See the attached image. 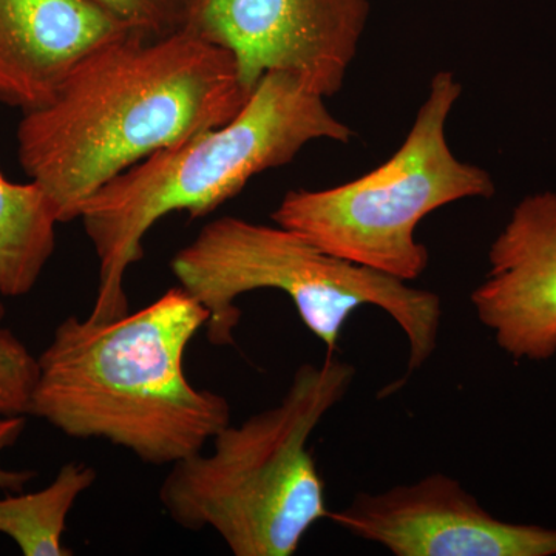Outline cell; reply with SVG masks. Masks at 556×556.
Wrapping results in <instances>:
<instances>
[{"label":"cell","mask_w":556,"mask_h":556,"mask_svg":"<svg viewBox=\"0 0 556 556\" xmlns=\"http://www.w3.org/2000/svg\"><path fill=\"white\" fill-rule=\"evenodd\" d=\"M249 94L232 54L195 28L127 30L87 54L53 101L25 112L17 155L68 223L139 161L229 123Z\"/></svg>","instance_id":"6da1fadb"},{"label":"cell","mask_w":556,"mask_h":556,"mask_svg":"<svg viewBox=\"0 0 556 556\" xmlns=\"http://www.w3.org/2000/svg\"><path fill=\"white\" fill-rule=\"evenodd\" d=\"M207 318L181 287L113 320L65 318L38 357L30 415L65 437L129 450L149 466L203 452L230 424L228 399L193 387L185 371Z\"/></svg>","instance_id":"7a4b0ae2"},{"label":"cell","mask_w":556,"mask_h":556,"mask_svg":"<svg viewBox=\"0 0 556 556\" xmlns=\"http://www.w3.org/2000/svg\"><path fill=\"white\" fill-rule=\"evenodd\" d=\"M325 98L294 76L266 73L229 123L139 161L83 204L79 219L100 260L91 321L129 314L126 274L144 257L142 240L172 212L200 218L239 195L255 175L287 166L317 139L351 141Z\"/></svg>","instance_id":"3957f363"},{"label":"cell","mask_w":556,"mask_h":556,"mask_svg":"<svg viewBox=\"0 0 556 556\" xmlns=\"http://www.w3.org/2000/svg\"><path fill=\"white\" fill-rule=\"evenodd\" d=\"M354 376L334 354L300 365L276 407L229 424L208 455L172 466L160 486L167 517L192 532L215 530L236 556L298 554L311 527L329 517L309 439Z\"/></svg>","instance_id":"277c9868"},{"label":"cell","mask_w":556,"mask_h":556,"mask_svg":"<svg viewBox=\"0 0 556 556\" xmlns=\"http://www.w3.org/2000/svg\"><path fill=\"white\" fill-rule=\"evenodd\" d=\"M170 269L179 287L207 309L204 329L211 345L236 343L241 295L276 289L294 303L328 354L338 351L354 311L367 305L386 311L404 331L408 372L422 368L437 351L442 317L437 292L334 257L285 226L219 217L179 249Z\"/></svg>","instance_id":"5b68a950"},{"label":"cell","mask_w":556,"mask_h":556,"mask_svg":"<svg viewBox=\"0 0 556 556\" xmlns=\"http://www.w3.org/2000/svg\"><path fill=\"white\" fill-rule=\"evenodd\" d=\"M460 94L455 75L438 72L390 160L336 188L291 190L270 218L334 257L405 283L416 280L430 262V252L415 237L419 223L456 201L496 193L489 172L457 160L450 148L447 121Z\"/></svg>","instance_id":"8992f818"},{"label":"cell","mask_w":556,"mask_h":556,"mask_svg":"<svg viewBox=\"0 0 556 556\" xmlns=\"http://www.w3.org/2000/svg\"><path fill=\"white\" fill-rule=\"evenodd\" d=\"M369 9V0H201L189 27L232 54L249 93L281 72L327 100L345 83Z\"/></svg>","instance_id":"52a82bcc"},{"label":"cell","mask_w":556,"mask_h":556,"mask_svg":"<svg viewBox=\"0 0 556 556\" xmlns=\"http://www.w3.org/2000/svg\"><path fill=\"white\" fill-rule=\"evenodd\" d=\"M328 518L394 556L556 555V529L497 519L442 473L375 495L358 493Z\"/></svg>","instance_id":"ba28073f"},{"label":"cell","mask_w":556,"mask_h":556,"mask_svg":"<svg viewBox=\"0 0 556 556\" xmlns=\"http://www.w3.org/2000/svg\"><path fill=\"white\" fill-rule=\"evenodd\" d=\"M485 280L471 292L478 320L515 361L556 354V193L519 201L489 251Z\"/></svg>","instance_id":"9c48e42d"},{"label":"cell","mask_w":556,"mask_h":556,"mask_svg":"<svg viewBox=\"0 0 556 556\" xmlns=\"http://www.w3.org/2000/svg\"><path fill=\"white\" fill-rule=\"evenodd\" d=\"M127 30L91 0H0V102L43 108L87 54Z\"/></svg>","instance_id":"30bf717a"},{"label":"cell","mask_w":556,"mask_h":556,"mask_svg":"<svg viewBox=\"0 0 556 556\" xmlns=\"http://www.w3.org/2000/svg\"><path fill=\"white\" fill-rule=\"evenodd\" d=\"M56 215L36 182L0 174V295L33 291L56 247Z\"/></svg>","instance_id":"8fae6325"},{"label":"cell","mask_w":556,"mask_h":556,"mask_svg":"<svg viewBox=\"0 0 556 556\" xmlns=\"http://www.w3.org/2000/svg\"><path fill=\"white\" fill-rule=\"evenodd\" d=\"M93 467L67 463L39 492L0 500V533L11 538L25 556H72L62 544L70 510L97 481Z\"/></svg>","instance_id":"7c38bea8"},{"label":"cell","mask_w":556,"mask_h":556,"mask_svg":"<svg viewBox=\"0 0 556 556\" xmlns=\"http://www.w3.org/2000/svg\"><path fill=\"white\" fill-rule=\"evenodd\" d=\"M123 22L130 30L149 38L169 36L192 24L201 0H91Z\"/></svg>","instance_id":"4fadbf2b"},{"label":"cell","mask_w":556,"mask_h":556,"mask_svg":"<svg viewBox=\"0 0 556 556\" xmlns=\"http://www.w3.org/2000/svg\"><path fill=\"white\" fill-rule=\"evenodd\" d=\"M38 357L13 331L0 328V416L30 415Z\"/></svg>","instance_id":"5bb4252c"},{"label":"cell","mask_w":556,"mask_h":556,"mask_svg":"<svg viewBox=\"0 0 556 556\" xmlns=\"http://www.w3.org/2000/svg\"><path fill=\"white\" fill-rule=\"evenodd\" d=\"M25 416H0V453L16 444L22 431L25 430ZM33 477L35 473L31 471L7 470L0 467V489L20 492Z\"/></svg>","instance_id":"9a60e30c"},{"label":"cell","mask_w":556,"mask_h":556,"mask_svg":"<svg viewBox=\"0 0 556 556\" xmlns=\"http://www.w3.org/2000/svg\"><path fill=\"white\" fill-rule=\"evenodd\" d=\"M3 317H5V306L0 302V320H2Z\"/></svg>","instance_id":"2e32d148"}]
</instances>
